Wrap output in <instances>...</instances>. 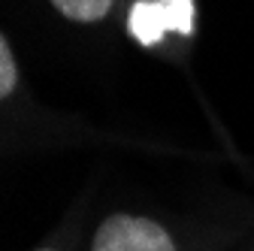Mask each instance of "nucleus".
<instances>
[{"label": "nucleus", "mask_w": 254, "mask_h": 251, "mask_svg": "<svg viewBox=\"0 0 254 251\" xmlns=\"http://www.w3.org/2000/svg\"><path fill=\"white\" fill-rule=\"evenodd\" d=\"M194 0H139L127 15L130 37L139 46H157L164 34H194Z\"/></svg>", "instance_id": "obj_1"}, {"label": "nucleus", "mask_w": 254, "mask_h": 251, "mask_svg": "<svg viewBox=\"0 0 254 251\" xmlns=\"http://www.w3.org/2000/svg\"><path fill=\"white\" fill-rule=\"evenodd\" d=\"M91 251H176L161 224L136 215H112L100 224Z\"/></svg>", "instance_id": "obj_2"}, {"label": "nucleus", "mask_w": 254, "mask_h": 251, "mask_svg": "<svg viewBox=\"0 0 254 251\" xmlns=\"http://www.w3.org/2000/svg\"><path fill=\"white\" fill-rule=\"evenodd\" d=\"M52 3L61 15L73 21H100L109 12L112 0H52Z\"/></svg>", "instance_id": "obj_3"}, {"label": "nucleus", "mask_w": 254, "mask_h": 251, "mask_svg": "<svg viewBox=\"0 0 254 251\" xmlns=\"http://www.w3.org/2000/svg\"><path fill=\"white\" fill-rule=\"evenodd\" d=\"M18 85V73H15V58L9 49V40H0V97H9Z\"/></svg>", "instance_id": "obj_4"}, {"label": "nucleus", "mask_w": 254, "mask_h": 251, "mask_svg": "<svg viewBox=\"0 0 254 251\" xmlns=\"http://www.w3.org/2000/svg\"><path fill=\"white\" fill-rule=\"evenodd\" d=\"M43 251H49V248H43Z\"/></svg>", "instance_id": "obj_5"}]
</instances>
